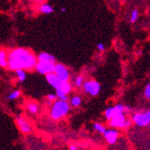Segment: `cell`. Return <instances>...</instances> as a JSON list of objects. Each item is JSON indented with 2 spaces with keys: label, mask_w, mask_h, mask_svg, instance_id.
<instances>
[{
  "label": "cell",
  "mask_w": 150,
  "mask_h": 150,
  "mask_svg": "<svg viewBox=\"0 0 150 150\" xmlns=\"http://www.w3.org/2000/svg\"><path fill=\"white\" fill-rule=\"evenodd\" d=\"M38 59L31 51L25 48H16L8 53V69L32 70L35 68Z\"/></svg>",
  "instance_id": "1"
},
{
  "label": "cell",
  "mask_w": 150,
  "mask_h": 150,
  "mask_svg": "<svg viewBox=\"0 0 150 150\" xmlns=\"http://www.w3.org/2000/svg\"><path fill=\"white\" fill-rule=\"evenodd\" d=\"M70 103L64 100H57L52 104L50 109V116L54 121H59L64 118L70 112Z\"/></svg>",
  "instance_id": "2"
},
{
  "label": "cell",
  "mask_w": 150,
  "mask_h": 150,
  "mask_svg": "<svg viewBox=\"0 0 150 150\" xmlns=\"http://www.w3.org/2000/svg\"><path fill=\"white\" fill-rule=\"evenodd\" d=\"M133 121L126 117V113H118L109 121V125L113 129H128L131 127Z\"/></svg>",
  "instance_id": "3"
},
{
  "label": "cell",
  "mask_w": 150,
  "mask_h": 150,
  "mask_svg": "<svg viewBox=\"0 0 150 150\" xmlns=\"http://www.w3.org/2000/svg\"><path fill=\"white\" fill-rule=\"evenodd\" d=\"M132 121L139 127L150 126V110H143L136 112L132 116Z\"/></svg>",
  "instance_id": "4"
},
{
  "label": "cell",
  "mask_w": 150,
  "mask_h": 150,
  "mask_svg": "<svg viewBox=\"0 0 150 150\" xmlns=\"http://www.w3.org/2000/svg\"><path fill=\"white\" fill-rule=\"evenodd\" d=\"M82 89L87 95L91 97H96L100 92V85L98 81L93 79L85 80L82 86Z\"/></svg>",
  "instance_id": "5"
},
{
  "label": "cell",
  "mask_w": 150,
  "mask_h": 150,
  "mask_svg": "<svg viewBox=\"0 0 150 150\" xmlns=\"http://www.w3.org/2000/svg\"><path fill=\"white\" fill-rule=\"evenodd\" d=\"M16 125L18 128V130L24 134H29L32 132V126L29 121L23 116H17L15 119Z\"/></svg>",
  "instance_id": "6"
},
{
  "label": "cell",
  "mask_w": 150,
  "mask_h": 150,
  "mask_svg": "<svg viewBox=\"0 0 150 150\" xmlns=\"http://www.w3.org/2000/svg\"><path fill=\"white\" fill-rule=\"evenodd\" d=\"M54 67H55V64L54 63H48V62H38L35 70L38 73H40L42 75H48L51 73L54 72Z\"/></svg>",
  "instance_id": "7"
},
{
  "label": "cell",
  "mask_w": 150,
  "mask_h": 150,
  "mask_svg": "<svg viewBox=\"0 0 150 150\" xmlns=\"http://www.w3.org/2000/svg\"><path fill=\"white\" fill-rule=\"evenodd\" d=\"M57 77L62 82H67L70 79V72L69 70L62 64H55L54 72Z\"/></svg>",
  "instance_id": "8"
},
{
  "label": "cell",
  "mask_w": 150,
  "mask_h": 150,
  "mask_svg": "<svg viewBox=\"0 0 150 150\" xmlns=\"http://www.w3.org/2000/svg\"><path fill=\"white\" fill-rule=\"evenodd\" d=\"M103 136H104V138H105V140L108 142V144L114 145L115 143L118 141L119 132L117 131L116 129H113V128L107 129V131L104 133Z\"/></svg>",
  "instance_id": "9"
},
{
  "label": "cell",
  "mask_w": 150,
  "mask_h": 150,
  "mask_svg": "<svg viewBox=\"0 0 150 150\" xmlns=\"http://www.w3.org/2000/svg\"><path fill=\"white\" fill-rule=\"evenodd\" d=\"M46 80L51 86L54 88L55 89L59 88L62 84V81L57 77V76L54 73H51V74L46 75Z\"/></svg>",
  "instance_id": "10"
},
{
  "label": "cell",
  "mask_w": 150,
  "mask_h": 150,
  "mask_svg": "<svg viewBox=\"0 0 150 150\" xmlns=\"http://www.w3.org/2000/svg\"><path fill=\"white\" fill-rule=\"evenodd\" d=\"M37 59H38V62H48V63L55 64V57L48 53H45V52L39 54L37 56Z\"/></svg>",
  "instance_id": "11"
},
{
  "label": "cell",
  "mask_w": 150,
  "mask_h": 150,
  "mask_svg": "<svg viewBox=\"0 0 150 150\" xmlns=\"http://www.w3.org/2000/svg\"><path fill=\"white\" fill-rule=\"evenodd\" d=\"M0 67H8V53L5 49H0Z\"/></svg>",
  "instance_id": "12"
},
{
  "label": "cell",
  "mask_w": 150,
  "mask_h": 150,
  "mask_svg": "<svg viewBox=\"0 0 150 150\" xmlns=\"http://www.w3.org/2000/svg\"><path fill=\"white\" fill-rule=\"evenodd\" d=\"M26 108H27L28 112L31 114H37L39 112V110H40V105H39L36 101H33V100L28 101Z\"/></svg>",
  "instance_id": "13"
},
{
  "label": "cell",
  "mask_w": 150,
  "mask_h": 150,
  "mask_svg": "<svg viewBox=\"0 0 150 150\" xmlns=\"http://www.w3.org/2000/svg\"><path fill=\"white\" fill-rule=\"evenodd\" d=\"M82 104V98L78 95H75L70 99V105L72 107H79Z\"/></svg>",
  "instance_id": "14"
},
{
  "label": "cell",
  "mask_w": 150,
  "mask_h": 150,
  "mask_svg": "<svg viewBox=\"0 0 150 150\" xmlns=\"http://www.w3.org/2000/svg\"><path fill=\"white\" fill-rule=\"evenodd\" d=\"M63 92H64L67 95H68L71 91H72V84H71L69 81L67 82H62L61 86L59 88Z\"/></svg>",
  "instance_id": "15"
},
{
  "label": "cell",
  "mask_w": 150,
  "mask_h": 150,
  "mask_svg": "<svg viewBox=\"0 0 150 150\" xmlns=\"http://www.w3.org/2000/svg\"><path fill=\"white\" fill-rule=\"evenodd\" d=\"M39 10H40L41 13H43V14H50V13L54 11V8L49 4H42L40 6Z\"/></svg>",
  "instance_id": "16"
},
{
  "label": "cell",
  "mask_w": 150,
  "mask_h": 150,
  "mask_svg": "<svg viewBox=\"0 0 150 150\" xmlns=\"http://www.w3.org/2000/svg\"><path fill=\"white\" fill-rule=\"evenodd\" d=\"M85 82V78L82 75H78L74 78V86L76 88H82Z\"/></svg>",
  "instance_id": "17"
},
{
  "label": "cell",
  "mask_w": 150,
  "mask_h": 150,
  "mask_svg": "<svg viewBox=\"0 0 150 150\" xmlns=\"http://www.w3.org/2000/svg\"><path fill=\"white\" fill-rule=\"evenodd\" d=\"M115 115L114 113V109H113V106H110V107H108L105 110H104V117L110 121V119L112 118V117Z\"/></svg>",
  "instance_id": "18"
},
{
  "label": "cell",
  "mask_w": 150,
  "mask_h": 150,
  "mask_svg": "<svg viewBox=\"0 0 150 150\" xmlns=\"http://www.w3.org/2000/svg\"><path fill=\"white\" fill-rule=\"evenodd\" d=\"M93 129L95 130L96 132L100 133L101 134H104V133L107 131L106 127L104 126L102 123H100V122H95L94 125H93Z\"/></svg>",
  "instance_id": "19"
},
{
  "label": "cell",
  "mask_w": 150,
  "mask_h": 150,
  "mask_svg": "<svg viewBox=\"0 0 150 150\" xmlns=\"http://www.w3.org/2000/svg\"><path fill=\"white\" fill-rule=\"evenodd\" d=\"M16 72V76L18 78V80L19 82H23L25 81L26 79V72H25V70H22V69H18V70H16L15 71Z\"/></svg>",
  "instance_id": "20"
},
{
  "label": "cell",
  "mask_w": 150,
  "mask_h": 150,
  "mask_svg": "<svg viewBox=\"0 0 150 150\" xmlns=\"http://www.w3.org/2000/svg\"><path fill=\"white\" fill-rule=\"evenodd\" d=\"M56 90V96H57V99L58 100H64V101H67V100H68V97H67V95L64 93V92H63V91L60 89V88H57V89H55Z\"/></svg>",
  "instance_id": "21"
},
{
  "label": "cell",
  "mask_w": 150,
  "mask_h": 150,
  "mask_svg": "<svg viewBox=\"0 0 150 150\" xmlns=\"http://www.w3.org/2000/svg\"><path fill=\"white\" fill-rule=\"evenodd\" d=\"M21 90H18V89L14 90V91H12V92L8 96V99L10 100H17V99H18L19 97H21Z\"/></svg>",
  "instance_id": "22"
},
{
  "label": "cell",
  "mask_w": 150,
  "mask_h": 150,
  "mask_svg": "<svg viewBox=\"0 0 150 150\" xmlns=\"http://www.w3.org/2000/svg\"><path fill=\"white\" fill-rule=\"evenodd\" d=\"M138 17H139V12L137 9H134L132 11L131 13V17H130V21H131L132 23H134L136 22V21L138 19Z\"/></svg>",
  "instance_id": "23"
},
{
  "label": "cell",
  "mask_w": 150,
  "mask_h": 150,
  "mask_svg": "<svg viewBox=\"0 0 150 150\" xmlns=\"http://www.w3.org/2000/svg\"><path fill=\"white\" fill-rule=\"evenodd\" d=\"M144 96H145V98L146 100H150V82L146 85V87L145 88Z\"/></svg>",
  "instance_id": "24"
},
{
  "label": "cell",
  "mask_w": 150,
  "mask_h": 150,
  "mask_svg": "<svg viewBox=\"0 0 150 150\" xmlns=\"http://www.w3.org/2000/svg\"><path fill=\"white\" fill-rule=\"evenodd\" d=\"M46 100H48V101H50V102H52V103H54L55 100H57V96H56V94H48L47 95V97H46Z\"/></svg>",
  "instance_id": "25"
},
{
  "label": "cell",
  "mask_w": 150,
  "mask_h": 150,
  "mask_svg": "<svg viewBox=\"0 0 150 150\" xmlns=\"http://www.w3.org/2000/svg\"><path fill=\"white\" fill-rule=\"evenodd\" d=\"M97 49L99 50L100 52H103L104 50H105V46H104L103 43H98L97 44Z\"/></svg>",
  "instance_id": "26"
},
{
  "label": "cell",
  "mask_w": 150,
  "mask_h": 150,
  "mask_svg": "<svg viewBox=\"0 0 150 150\" xmlns=\"http://www.w3.org/2000/svg\"><path fill=\"white\" fill-rule=\"evenodd\" d=\"M132 110V108L131 106H128V105H125V113H129Z\"/></svg>",
  "instance_id": "27"
},
{
  "label": "cell",
  "mask_w": 150,
  "mask_h": 150,
  "mask_svg": "<svg viewBox=\"0 0 150 150\" xmlns=\"http://www.w3.org/2000/svg\"><path fill=\"white\" fill-rule=\"evenodd\" d=\"M69 150H78V149H77V147L76 146H70Z\"/></svg>",
  "instance_id": "28"
},
{
  "label": "cell",
  "mask_w": 150,
  "mask_h": 150,
  "mask_svg": "<svg viewBox=\"0 0 150 150\" xmlns=\"http://www.w3.org/2000/svg\"><path fill=\"white\" fill-rule=\"evenodd\" d=\"M61 11H62V12H66V11H67V8H61Z\"/></svg>",
  "instance_id": "29"
},
{
  "label": "cell",
  "mask_w": 150,
  "mask_h": 150,
  "mask_svg": "<svg viewBox=\"0 0 150 150\" xmlns=\"http://www.w3.org/2000/svg\"><path fill=\"white\" fill-rule=\"evenodd\" d=\"M28 1H38V0H28Z\"/></svg>",
  "instance_id": "30"
},
{
  "label": "cell",
  "mask_w": 150,
  "mask_h": 150,
  "mask_svg": "<svg viewBox=\"0 0 150 150\" xmlns=\"http://www.w3.org/2000/svg\"><path fill=\"white\" fill-rule=\"evenodd\" d=\"M123 1H127V0H123Z\"/></svg>",
  "instance_id": "31"
}]
</instances>
